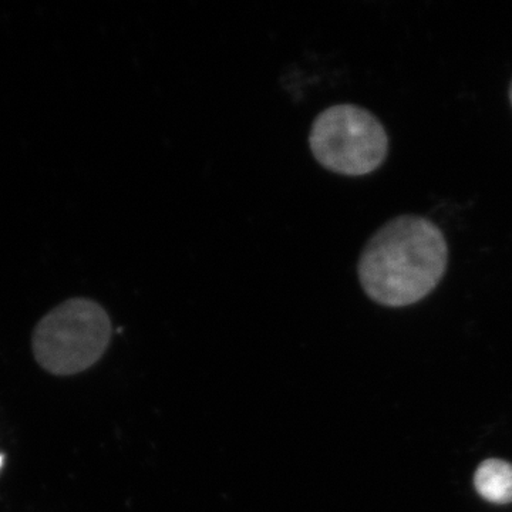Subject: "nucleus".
I'll return each instance as SVG.
<instances>
[{
  "instance_id": "obj_3",
  "label": "nucleus",
  "mask_w": 512,
  "mask_h": 512,
  "mask_svg": "<svg viewBox=\"0 0 512 512\" xmlns=\"http://www.w3.org/2000/svg\"><path fill=\"white\" fill-rule=\"evenodd\" d=\"M309 147L326 170L360 177L373 173L386 160L389 137L370 111L355 104H336L313 121Z\"/></svg>"
},
{
  "instance_id": "obj_1",
  "label": "nucleus",
  "mask_w": 512,
  "mask_h": 512,
  "mask_svg": "<svg viewBox=\"0 0 512 512\" xmlns=\"http://www.w3.org/2000/svg\"><path fill=\"white\" fill-rule=\"evenodd\" d=\"M443 232L427 218L402 215L384 224L367 242L357 274L372 301L403 308L426 298L446 274Z\"/></svg>"
},
{
  "instance_id": "obj_4",
  "label": "nucleus",
  "mask_w": 512,
  "mask_h": 512,
  "mask_svg": "<svg viewBox=\"0 0 512 512\" xmlns=\"http://www.w3.org/2000/svg\"><path fill=\"white\" fill-rule=\"evenodd\" d=\"M474 487L491 504L512 503V464L500 458H488L474 473Z\"/></svg>"
},
{
  "instance_id": "obj_5",
  "label": "nucleus",
  "mask_w": 512,
  "mask_h": 512,
  "mask_svg": "<svg viewBox=\"0 0 512 512\" xmlns=\"http://www.w3.org/2000/svg\"><path fill=\"white\" fill-rule=\"evenodd\" d=\"M510 101H511V106H512V82H511V86H510Z\"/></svg>"
},
{
  "instance_id": "obj_6",
  "label": "nucleus",
  "mask_w": 512,
  "mask_h": 512,
  "mask_svg": "<svg viewBox=\"0 0 512 512\" xmlns=\"http://www.w3.org/2000/svg\"><path fill=\"white\" fill-rule=\"evenodd\" d=\"M2 463H3V456H2V454H0V467H2Z\"/></svg>"
},
{
  "instance_id": "obj_2",
  "label": "nucleus",
  "mask_w": 512,
  "mask_h": 512,
  "mask_svg": "<svg viewBox=\"0 0 512 512\" xmlns=\"http://www.w3.org/2000/svg\"><path fill=\"white\" fill-rule=\"evenodd\" d=\"M111 332V320L100 303L67 299L37 323L33 353L37 363L52 375H77L103 356Z\"/></svg>"
}]
</instances>
